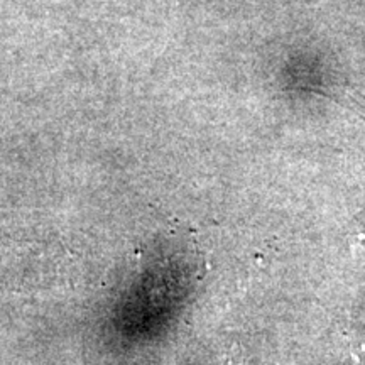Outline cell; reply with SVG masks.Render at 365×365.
<instances>
[{"instance_id": "6da1fadb", "label": "cell", "mask_w": 365, "mask_h": 365, "mask_svg": "<svg viewBox=\"0 0 365 365\" xmlns=\"http://www.w3.org/2000/svg\"><path fill=\"white\" fill-rule=\"evenodd\" d=\"M352 249L355 254L365 259V223L359 227V230L352 235Z\"/></svg>"}]
</instances>
